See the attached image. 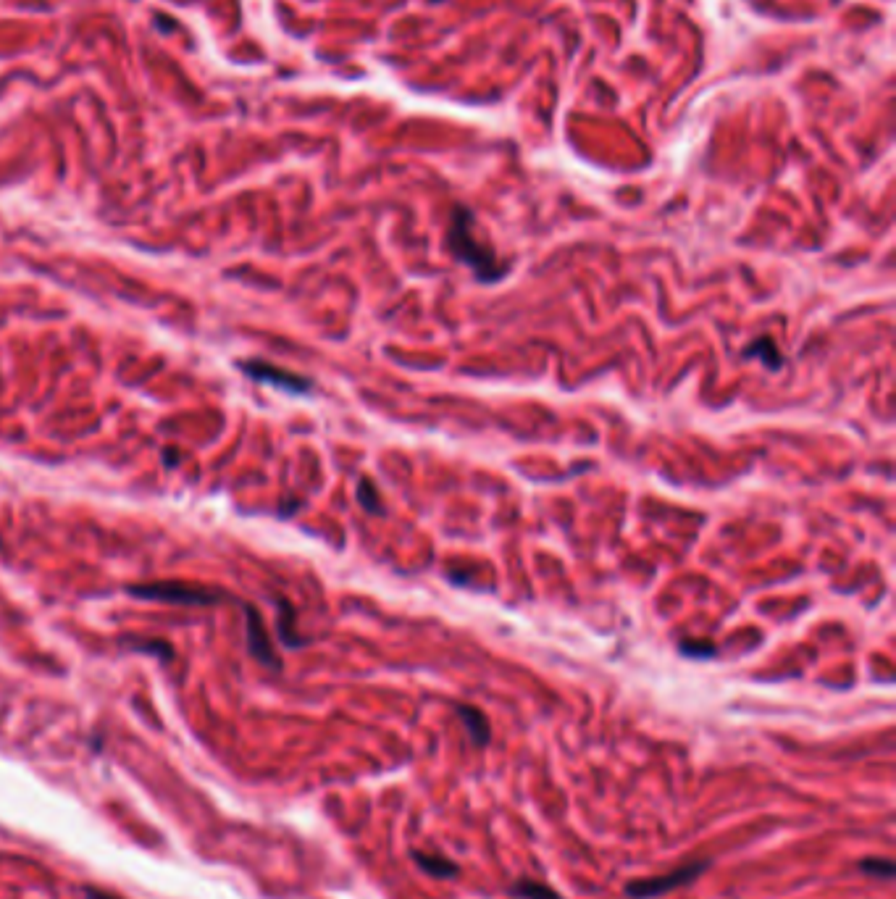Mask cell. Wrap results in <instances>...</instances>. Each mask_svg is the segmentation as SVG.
Segmentation results:
<instances>
[{
  "label": "cell",
  "instance_id": "ba28073f",
  "mask_svg": "<svg viewBox=\"0 0 896 899\" xmlns=\"http://www.w3.org/2000/svg\"><path fill=\"white\" fill-rule=\"evenodd\" d=\"M744 358H762V363L768 366V369H781L784 366V355L781 350L776 347V342L770 340V337H757V340L749 342L744 347Z\"/></svg>",
  "mask_w": 896,
  "mask_h": 899
},
{
  "label": "cell",
  "instance_id": "7c38bea8",
  "mask_svg": "<svg viewBox=\"0 0 896 899\" xmlns=\"http://www.w3.org/2000/svg\"><path fill=\"white\" fill-rule=\"evenodd\" d=\"M681 652L694 655V658H707V655H715V645H710V642H699V645H694V642H681Z\"/></svg>",
  "mask_w": 896,
  "mask_h": 899
},
{
  "label": "cell",
  "instance_id": "6da1fadb",
  "mask_svg": "<svg viewBox=\"0 0 896 899\" xmlns=\"http://www.w3.org/2000/svg\"><path fill=\"white\" fill-rule=\"evenodd\" d=\"M473 213L466 206L452 208V221H450V250L452 255L458 258L460 263L471 266L473 274L481 279V282H494L508 274V263H502L487 245H481L476 237H473Z\"/></svg>",
  "mask_w": 896,
  "mask_h": 899
},
{
  "label": "cell",
  "instance_id": "8fae6325",
  "mask_svg": "<svg viewBox=\"0 0 896 899\" xmlns=\"http://www.w3.org/2000/svg\"><path fill=\"white\" fill-rule=\"evenodd\" d=\"M358 500H360V505L368 510V513H374V516H381V513H384V503H381L379 492H376V487L371 479H360Z\"/></svg>",
  "mask_w": 896,
  "mask_h": 899
},
{
  "label": "cell",
  "instance_id": "4fadbf2b",
  "mask_svg": "<svg viewBox=\"0 0 896 899\" xmlns=\"http://www.w3.org/2000/svg\"><path fill=\"white\" fill-rule=\"evenodd\" d=\"M85 897L87 899H121L111 892H103V889H95V886H87L85 889Z\"/></svg>",
  "mask_w": 896,
  "mask_h": 899
},
{
  "label": "cell",
  "instance_id": "277c9868",
  "mask_svg": "<svg viewBox=\"0 0 896 899\" xmlns=\"http://www.w3.org/2000/svg\"><path fill=\"white\" fill-rule=\"evenodd\" d=\"M242 371L253 376V379H258V382L276 384V387H282V390H290V392H308V390H311V382H308V379L292 374V371L276 369V366H271V363L247 361V363H242Z\"/></svg>",
  "mask_w": 896,
  "mask_h": 899
},
{
  "label": "cell",
  "instance_id": "52a82bcc",
  "mask_svg": "<svg viewBox=\"0 0 896 899\" xmlns=\"http://www.w3.org/2000/svg\"><path fill=\"white\" fill-rule=\"evenodd\" d=\"M455 710H458L460 721H463V726H466L468 734H471L473 744H479V747L489 744V739H492V729H489L487 715L481 713L479 708H471V705H458Z\"/></svg>",
  "mask_w": 896,
  "mask_h": 899
},
{
  "label": "cell",
  "instance_id": "30bf717a",
  "mask_svg": "<svg viewBox=\"0 0 896 899\" xmlns=\"http://www.w3.org/2000/svg\"><path fill=\"white\" fill-rule=\"evenodd\" d=\"M860 871L868 873V876L881 878V881H891L896 873V868H894V860H889V857H865V860L860 863Z\"/></svg>",
  "mask_w": 896,
  "mask_h": 899
},
{
  "label": "cell",
  "instance_id": "7a4b0ae2",
  "mask_svg": "<svg viewBox=\"0 0 896 899\" xmlns=\"http://www.w3.org/2000/svg\"><path fill=\"white\" fill-rule=\"evenodd\" d=\"M129 595L142 600H161L171 605H216L226 597L219 589L198 587V584H182V581H161V584H135L129 587Z\"/></svg>",
  "mask_w": 896,
  "mask_h": 899
},
{
  "label": "cell",
  "instance_id": "9c48e42d",
  "mask_svg": "<svg viewBox=\"0 0 896 899\" xmlns=\"http://www.w3.org/2000/svg\"><path fill=\"white\" fill-rule=\"evenodd\" d=\"M510 894L518 899H563L552 886H547L544 881H534V878H521L518 884L510 886Z\"/></svg>",
  "mask_w": 896,
  "mask_h": 899
},
{
  "label": "cell",
  "instance_id": "8992f818",
  "mask_svg": "<svg viewBox=\"0 0 896 899\" xmlns=\"http://www.w3.org/2000/svg\"><path fill=\"white\" fill-rule=\"evenodd\" d=\"M410 857L416 860V865L426 876H434V878H455L460 873V868L452 860H447L445 855H434V852H424V850H413Z\"/></svg>",
  "mask_w": 896,
  "mask_h": 899
},
{
  "label": "cell",
  "instance_id": "3957f363",
  "mask_svg": "<svg viewBox=\"0 0 896 899\" xmlns=\"http://www.w3.org/2000/svg\"><path fill=\"white\" fill-rule=\"evenodd\" d=\"M707 868H710V860H697V863L681 865V868H676V871H671V873H663V876L636 878V881H631V884L626 886V894L631 899L663 897V894L676 892V889H681V886L697 881V878L702 876Z\"/></svg>",
  "mask_w": 896,
  "mask_h": 899
},
{
  "label": "cell",
  "instance_id": "5b68a950",
  "mask_svg": "<svg viewBox=\"0 0 896 899\" xmlns=\"http://www.w3.org/2000/svg\"><path fill=\"white\" fill-rule=\"evenodd\" d=\"M247 639H250V652L255 655V660H261L263 666L276 668V671L282 668V663L276 658L274 647H271L269 634L263 629L261 616H258V610L253 608H247Z\"/></svg>",
  "mask_w": 896,
  "mask_h": 899
}]
</instances>
